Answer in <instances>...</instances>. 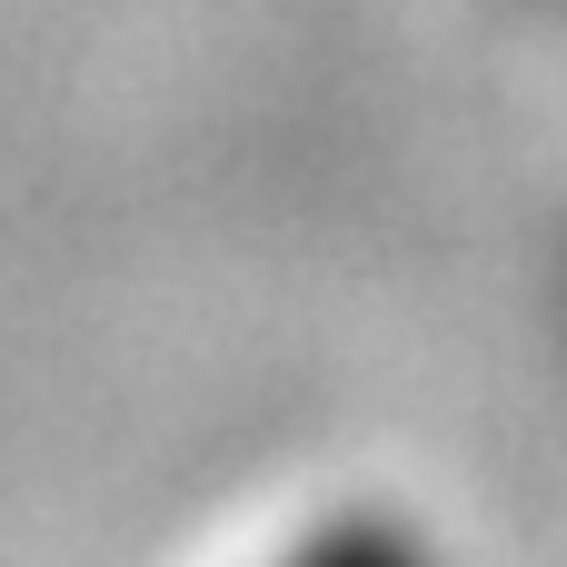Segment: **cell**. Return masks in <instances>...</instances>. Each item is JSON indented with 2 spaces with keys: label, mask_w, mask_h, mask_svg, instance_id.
Masks as SVG:
<instances>
[]
</instances>
